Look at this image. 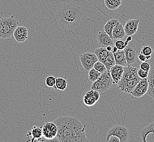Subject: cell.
I'll return each mask as SVG.
<instances>
[{
  "label": "cell",
  "instance_id": "obj_1",
  "mask_svg": "<svg viewBox=\"0 0 154 142\" xmlns=\"http://www.w3.org/2000/svg\"><path fill=\"white\" fill-rule=\"evenodd\" d=\"M57 127V134L51 142H89L85 133L86 125L76 118L62 116L54 120Z\"/></svg>",
  "mask_w": 154,
  "mask_h": 142
},
{
  "label": "cell",
  "instance_id": "obj_2",
  "mask_svg": "<svg viewBox=\"0 0 154 142\" xmlns=\"http://www.w3.org/2000/svg\"><path fill=\"white\" fill-rule=\"evenodd\" d=\"M82 16L80 7L74 3H66L60 8L57 19L63 29H71L78 25Z\"/></svg>",
  "mask_w": 154,
  "mask_h": 142
},
{
  "label": "cell",
  "instance_id": "obj_3",
  "mask_svg": "<svg viewBox=\"0 0 154 142\" xmlns=\"http://www.w3.org/2000/svg\"><path fill=\"white\" fill-rule=\"evenodd\" d=\"M18 24V21L13 15L0 19V38L4 40L12 39Z\"/></svg>",
  "mask_w": 154,
  "mask_h": 142
},
{
  "label": "cell",
  "instance_id": "obj_4",
  "mask_svg": "<svg viewBox=\"0 0 154 142\" xmlns=\"http://www.w3.org/2000/svg\"><path fill=\"white\" fill-rule=\"evenodd\" d=\"M113 80L109 71H105L101 73L100 77L92 83L91 89L95 90L101 94L105 93L112 87Z\"/></svg>",
  "mask_w": 154,
  "mask_h": 142
},
{
  "label": "cell",
  "instance_id": "obj_5",
  "mask_svg": "<svg viewBox=\"0 0 154 142\" xmlns=\"http://www.w3.org/2000/svg\"><path fill=\"white\" fill-rule=\"evenodd\" d=\"M116 136L118 137L120 142H127L128 141L130 133L126 128L122 125H116L112 127L107 133L106 140L111 136Z\"/></svg>",
  "mask_w": 154,
  "mask_h": 142
},
{
  "label": "cell",
  "instance_id": "obj_6",
  "mask_svg": "<svg viewBox=\"0 0 154 142\" xmlns=\"http://www.w3.org/2000/svg\"><path fill=\"white\" fill-rule=\"evenodd\" d=\"M80 61L84 69L89 71L94 67L95 63L98 60L97 57L94 53L87 52L80 55Z\"/></svg>",
  "mask_w": 154,
  "mask_h": 142
},
{
  "label": "cell",
  "instance_id": "obj_7",
  "mask_svg": "<svg viewBox=\"0 0 154 142\" xmlns=\"http://www.w3.org/2000/svg\"><path fill=\"white\" fill-rule=\"evenodd\" d=\"M125 56L128 65L135 63L138 59V54L137 52L136 46L132 42H130L124 49Z\"/></svg>",
  "mask_w": 154,
  "mask_h": 142
},
{
  "label": "cell",
  "instance_id": "obj_8",
  "mask_svg": "<svg viewBox=\"0 0 154 142\" xmlns=\"http://www.w3.org/2000/svg\"><path fill=\"white\" fill-rule=\"evenodd\" d=\"M148 88V78H141L131 94L134 97H140L147 93Z\"/></svg>",
  "mask_w": 154,
  "mask_h": 142
},
{
  "label": "cell",
  "instance_id": "obj_9",
  "mask_svg": "<svg viewBox=\"0 0 154 142\" xmlns=\"http://www.w3.org/2000/svg\"><path fill=\"white\" fill-rule=\"evenodd\" d=\"M140 79V78H139L135 79L127 80L122 78L118 83V88L122 91L131 94Z\"/></svg>",
  "mask_w": 154,
  "mask_h": 142
},
{
  "label": "cell",
  "instance_id": "obj_10",
  "mask_svg": "<svg viewBox=\"0 0 154 142\" xmlns=\"http://www.w3.org/2000/svg\"><path fill=\"white\" fill-rule=\"evenodd\" d=\"M26 140L27 142H32L45 141V138L43 136L41 128L36 126L32 127L31 131L27 133Z\"/></svg>",
  "mask_w": 154,
  "mask_h": 142
},
{
  "label": "cell",
  "instance_id": "obj_11",
  "mask_svg": "<svg viewBox=\"0 0 154 142\" xmlns=\"http://www.w3.org/2000/svg\"><path fill=\"white\" fill-rule=\"evenodd\" d=\"M43 136L45 139L51 140L57 136V127L54 122L45 123L42 128Z\"/></svg>",
  "mask_w": 154,
  "mask_h": 142
},
{
  "label": "cell",
  "instance_id": "obj_12",
  "mask_svg": "<svg viewBox=\"0 0 154 142\" xmlns=\"http://www.w3.org/2000/svg\"><path fill=\"white\" fill-rule=\"evenodd\" d=\"M100 98V93L96 90L91 89L85 94L83 97V102L86 106H91L95 105Z\"/></svg>",
  "mask_w": 154,
  "mask_h": 142
},
{
  "label": "cell",
  "instance_id": "obj_13",
  "mask_svg": "<svg viewBox=\"0 0 154 142\" xmlns=\"http://www.w3.org/2000/svg\"><path fill=\"white\" fill-rule=\"evenodd\" d=\"M139 19H130L125 25L124 30L126 35L132 36L137 32L139 26Z\"/></svg>",
  "mask_w": 154,
  "mask_h": 142
},
{
  "label": "cell",
  "instance_id": "obj_14",
  "mask_svg": "<svg viewBox=\"0 0 154 142\" xmlns=\"http://www.w3.org/2000/svg\"><path fill=\"white\" fill-rule=\"evenodd\" d=\"M98 43L102 47H106L107 46L114 45V39L107 34L104 31H101L98 33L97 37Z\"/></svg>",
  "mask_w": 154,
  "mask_h": 142
},
{
  "label": "cell",
  "instance_id": "obj_15",
  "mask_svg": "<svg viewBox=\"0 0 154 142\" xmlns=\"http://www.w3.org/2000/svg\"><path fill=\"white\" fill-rule=\"evenodd\" d=\"M13 37L19 43H23L28 39V30L24 26H18L13 33Z\"/></svg>",
  "mask_w": 154,
  "mask_h": 142
},
{
  "label": "cell",
  "instance_id": "obj_16",
  "mask_svg": "<svg viewBox=\"0 0 154 142\" xmlns=\"http://www.w3.org/2000/svg\"><path fill=\"white\" fill-rule=\"evenodd\" d=\"M124 68L122 66L116 65L113 66L110 69V73L113 79V84H118L119 81L122 79L124 73Z\"/></svg>",
  "mask_w": 154,
  "mask_h": 142
},
{
  "label": "cell",
  "instance_id": "obj_17",
  "mask_svg": "<svg viewBox=\"0 0 154 142\" xmlns=\"http://www.w3.org/2000/svg\"><path fill=\"white\" fill-rule=\"evenodd\" d=\"M126 35L124 27L122 24L119 22L116 26L114 27L112 31V39H124Z\"/></svg>",
  "mask_w": 154,
  "mask_h": 142
},
{
  "label": "cell",
  "instance_id": "obj_18",
  "mask_svg": "<svg viewBox=\"0 0 154 142\" xmlns=\"http://www.w3.org/2000/svg\"><path fill=\"white\" fill-rule=\"evenodd\" d=\"M113 55L116 65L122 66L124 67L128 66L124 50H118L116 52L113 53Z\"/></svg>",
  "mask_w": 154,
  "mask_h": 142
},
{
  "label": "cell",
  "instance_id": "obj_19",
  "mask_svg": "<svg viewBox=\"0 0 154 142\" xmlns=\"http://www.w3.org/2000/svg\"><path fill=\"white\" fill-rule=\"evenodd\" d=\"M152 133V137L154 136V122H151L147 126L144 127L140 132V136L143 142H146V138L149 134Z\"/></svg>",
  "mask_w": 154,
  "mask_h": 142
},
{
  "label": "cell",
  "instance_id": "obj_20",
  "mask_svg": "<svg viewBox=\"0 0 154 142\" xmlns=\"http://www.w3.org/2000/svg\"><path fill=\"white\" fill-rule=\"evenodd\" d=\"M110 51H107L106 48L102 47L96 48L94 51V53L96 54L98 58V60L101 62H104V61L107 58V56L109 55Z\"/></svg>",
  "mask_w": 154,
  "mask_h": 142
},
{
  "label": "cell",
  "instance_id": "obj_21",
  "mask_svg": "<svg viewBox=\"0 0 154 142\" xmlns=\"http://www.w3.org/2000/svg\"><path fill=\"white\" fill-rule=\"evenodd\" d=\"M119 22V21L116 19H110L107 21L106 24H105L103 26L104 31L112 38V31H113V29Z\"/></svg>",
  "mask_w": 154,
  "mask_h": 142
},
{
  "label": "cell",
  "instance_id": "obj_22",
  "mask_svg": "<svg viewBox=\"0 0 154 142\" xmlns=\"http://www.w3.org/2000/svg\"><path fill=\"white\" fill-rule=\"evenodd\" d=\"M148 80L149 83L148 95L154 100V70H151L149 72Z\"/></svg>",
  "mask_w": 154,
  "mask_h": 142
},
{
  "label": "cell",
  "instance_id": "obj_23",
  "mask_svg": "<svg viewBox=\"0 0 154 142\" xmlns=\"http://www.w3.org/2000/svg\"><path fill=\"white\" fill-rule=\"evenodd\" d=\"M104 4L108 9L116 10L122 5V0H104Z\"/></svg>",
  "mask_w": 154,
  "mask_h": 142
},
{
  "label": "cell",
  "instance_id": "obj_24",
  "mask_svg": "<svg viewBox=\"0 0 154 142\" xmlns=\"http://www.w3.org/2000/svg\"><path fill=\"white\" fill-rule=\"evenodd\" d=\"M103 63L106 67L107 71H109L110 68L116 65V60L114 59L113 53L112 51H110L109 55H108L107 58L105 59Z\"/></svg>",
  "mask_w": 154,
  "mask_h": 142
},
{
  "label": "cell",
  "instance_id": "obj_25",
  "mask_svg": "<svg viewBox=\"0 0 154 142\" xmlns=\"http://www.w3.org/2000/svg\"><path fill=\"white\" fill-rule=\"evenodd\" d=\"M68 83L67 81L62 78H56V84L55 86L57 89L63 91L67 87Z\"/></svg>",
  "mask_w": 154,
  "mask_h": 142
},
{
  "label": "cell",
  "instance_id": "obj_26",
  "mask_svg": "<svg viewBox=\"0 0 154 142\" xmlns=\"http://www.w3.org/2000/svg\"><path fill=\"white\" fill-rule=\"evenodd\" d=\"M101 74V73L99 72L93 67L89 71V74H88L89 80L93 83L100 77Z\"/></svg>",
  "mask_w": 154,
  "mask_h": 142
},
{
  "label": "cell",
  "instance_id": "obj_27",
  "mask_svg": "<svg viewBox=\"0 0 154 142\" xmlns=\"http://www.w3.org/2000/svg\"><path fill=\"white\" fill-rule=\"evenodd\" d=\"M56 78L52 76L48 77L45 79V84L48 87H52L55 89L57 90L56 86Z\"/></svg>",
  "mask_w": 154,
  "mask_h": 142
},
{
  "label": "cell",
  "instance_id": "obj_28",
  "mask_svg": "<svg viewBox=\"0 0 154 142\" xmlns=\"http://www.w3.org/2000/svg\"><path fill=\"white\" fill-rule=\"evenodd\" d=\"M94 68L101 73H102L104 72L105 71H107L106 67L104 65L103 63H102L100 61H97V62L95 63V65L94 66Z\"/></svg>",
  "mask_w": 154,
  "mask_h": 142
},
{
  "label": "cell",
  "instance_id": "obj_29",
  "mask_svg": "<svg viewBox=\"0 0 154 142\" xmlns=\"http://www.w3.org/2000/svg\"><path fill=\"white\" fill-rule=\"evenodd\" d=\"M140 53L144 54L146 56H151V55L153 53V49L152 48L148 45L143 46L141 49Z\"/></svg>",
  "mask_w": 154,
  "mask_h": 142
},
{
  "label": "cell",
  "instance_id": "obj_30",
  "mask_svg": "<svg viewBox=\"0 0 154 142\" xmlns=\"http://www.w3.org/2000/svg\"><path fill=\"white\" fill-rule=\"evenodd\" d=\"M114 45L118 48V50H124L126 45H125V42L122 40H118L115 42Z\"/></svg>",
  "mask_w": 154,
  "mask_h": 142
},
{
  "label": "cell",
  "instance_id": "obj_31",
  "mask_svg": "<svg viewBox=\"0 0 154 142\" xmlns=\"http://www.w3.org/2000/svg\"><path fill=\"white\" fill-rule=\"evenodd\" d=\"M138 75L140 78H147L148 77L149 72L144 71L143 69H142L139 68L138 69Z\"/></svg>",
  "mask_w": 154,
  "mask_h": 142
},
{
  "label": "cell",
  "instance_id": "obj_32",
  "mask_svg": "<svg viewBox=\"0 0 154 142\" xmlns=\"http://www.w3.org/2000/svg\"><path fill=\"white\" fill-rule=\"evenodd\" d=\"M140 68L144 70V71L150 72L151 67H150V64H149V63L148 62L144 61V62H142L140 63Z\"/></svg>",
  "mask_w": 154,
  "mask_h": 142
},
{
  "label": "cell",
  "instance_id": "obj_33",
  "mask_svg": "<svg viewBox=\"0 0 154 142\" xmlns=\"http://www.w3.org/2000/svg\"><path fill=\"white\" fill-rule=\"evenodd\" d=\"M106 141L108 142H120L118 137L114 135L110 136L109 138Z\"/></svg>",
  "mask_w": 154,
  "mask_h": 142
},
{
  "label": "cell",
  "instance_id": "obj_34",
  "mask_svg": "<svg viewBox=\"0 0 154 142\" xmlns=\"http://www.w3.org/2000/svg\"><path fill=\"white\" fill-rule=\"evenodd\" d=\"M138 60H139L140 62H144V61H146L147 60L146 56L144 55V54L140 53L138 55Z\"/></svg>",
  "mask_w": 154,
  "mask_h": 142
},
{
  "label": "cell",
  "instance_id": "obj_35",
  "mask_svg": "<svg viewBox=\"0 0 154 142\" xmlns=\"http://www.w3.org/2000/svg\"><path fill=\"white\" fill-rule=\"evenodd\" d=\"M118 48H117L116 47V46L115 45H114L113 47V48H112V52L113 53H116V52L117 51H118Z\"/></svg>",
  "mask_w": 154,
  "mask_h": 142
},
{
  "label": "cell",
  "instance_id": "obj_36",
  "mask_svg": "<svg viewBox=\"0 0 154 142\" xmlns=\"http://www.w3.org/2000/svg\"><path fill=\"white\" fill-rule=\"evenodd\" d=\"M106 48L107 51H112L113 47H112V46H107Z\"/></svg>",
  "mask_w": 154,
  "mask_h": 142
}]
</instances>
